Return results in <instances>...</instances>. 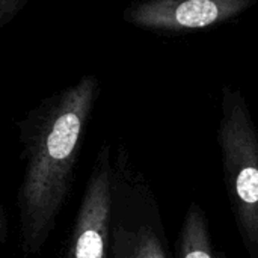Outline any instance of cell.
Listing matches in <instances>:
<instances>
[{
  "label": "cell",
  "instance_id": "1",
  "mask_svg": "<svg viewBox=\"0 0 258 258\" xmlns=\"http://www.w3.org/2000/svg\"><path fill=\"white\" fill-rule=\"evenodd\" d=\"M98 92V79L86 74L45 98L20 124L24 172L17 206L26 255L39 254L56 227Z\"/></svg>",
  "mask_w": 258,
  "mask_h": 258
},
{
  "label": "cell",
  "instance_id": "2",
  "mask_svg": "<svg viewBox=\"0 0 258 258\" xmlns=\"http://www.w3.org/2000/svg\"><path fill=\"white\" fill-rule=\"evenodd\" d=\"M218 141L233 210L251 258H258V132L240 91L225 86Z\"/></svg>",
  "mask_w": 258,
  "mask_h": 258
},
{
  "label": "cell",
  "instance_id": "3",
  "mask_svg": "<svg viewBox=\"0 0 258 258\" xmlns=\"http://www.w3.org/2000/svg\"><path fill=\"white\" fill-rule=\"evenodd\" d=\"M258 0H135L125 23L157 35H186L236 20Z\"/></svg>",
  "mask_w": 258,
  "mask_h": 258
},
{
  "label": "cell",
  "instance_id": "4",
  "mask_svg": "<svg viewBox=\"0 0 258 258\" xmlns=\"http://www.w3.org/2000/svg\"><path fill=\"white\" fill-rule=\"evenodd\" d=\"M113 183L109 151L103 148L92 169L63 258H107Z\"/></svg>",
  "mask_w": 258,
  "mask_h": 258
},
{
  "label": "cell",
  "instance_id": "5",
  "mask_svg": "<svg viewBox=\"0 0 258 258\" xmlns=\"http://www.w3.org/2000/svg\"><path fill=\"white\" fill-rule=\"evenodd\" d=\"M180 258H216L201 209L190 206L180 236Z\"/></svg>",
  "mask_w": 258,
  "mask_h": 258
},
{
  "label": "cell",
  "instance_id": "6",
  "mask_svg": "<svg viewBox=\"0 0 258 258\" xmlns=\"http://www.w3.org/2000/svg\"><path fill=\"white\" fill-rule=\"evenodd\" d=\"M127 258H166L159 237L147 227L139 228L128 242Z\"/></svg>",
  "mask_w": 258,
  "mask_h": 258
},
{
  "label": "cell",
  "instance_id": "7",
  "mask_svg": "<svg viewBox=\"0 0 258 258\" xmlns=\"http://www.w3.org/2000/svg\"><path fill=\"white\" fill-rule=\"evenodd\" d=\"M29 0H0V27L8 24Z\"/></svg>",
  "mask_w": 258,
  "mask_h": 258
},
{
  "label": "cell",
  "instance_id": "8",
  "mask_svg": "<svg viewBox=\"0 0 258 258\" xmlns=\"http://www.w3.org/2000/svg\"><path fill=\"white\" fill-rule=\"evenodd\" d=\"M6 237H8V224H6L5 213L0 207V243H5Z\"/></svg>",
  "mask_w": 258,
  "mask_h": 258
}]
</instances>
